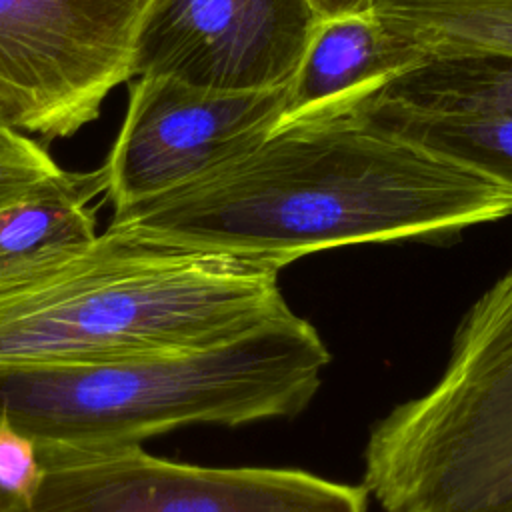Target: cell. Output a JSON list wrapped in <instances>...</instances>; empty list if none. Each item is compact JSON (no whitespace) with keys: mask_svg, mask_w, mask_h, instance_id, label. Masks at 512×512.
<instances>
[{"mask_svg":"<svg viewBox=\"0 0 512 512\" xmlns=\"http://www.w3.org/2000/svg\"><path fill=\"white\" fill-rule=\"evenodd\" d=\"M154 0H0V120L62 140L100 116L134 78Z\"/></svg>","mask_w":512,"mask_h":512,"instance_id":"cell-5","label":"cell"},{"mask_svg":"<svg viewBox=\"0 0 512 512\" xmlns=\"http://www.w3.org/2000/svg\"><path fill=\"white\" fill-rule=\"evenodd\" d=\"M288 86L214 92L136 76L120 132L102 164L114 210L176 188L246 152L274 130Z\"/></svg>","mask_w":512,"mask_h":512,"instance_id":"cell-7","label":"cell"},{"mask_svg":"<svg viewBox=\"0 0 512 512\" xmlns=\"http://www.w3.org/2000/svg\"><path fill=\"white\" fill-rule=\"evenodd\" d=\"M318 20L308 0H154L136 40L134 78L214 92L282 88Z\"/></svg>","mask_w":512,"mask_h":512,"instance_id":"cell-8","label":"cell"},{"mask_svg":"<svg viewBox=\"0 0 512 512\" xmlns=\"http://www.w3.org/2000/svg\"><path fill=\"white\" fill-rule=\"evenodd\" d=\"M372 96L430 116L512 118V54L428 56L388 78Z\"/></svg>","mask_w":512,"mask_h":512,"instance_id":"cell-11","label":"cell"},{"mask_svg":"<svg viewBox=\"0 0 512 512\" xmlns=\"http://www.w3.org/2000/svg\"><path fill=\"white\" fill-rule=\"evenodd\" d=\"M36 496L14 512H366L368 490L292 468L172 462L140 444L38 452Z\"/></svg>","mask_w":512,"mask_h":512,"instance_id":"cell-6","label":"cell"},{"mask_svg":"<svg viewBox=\"0 0 512 512\" xmlns=\"http://www.w3.org/2000/svg\"><path fill=\"white\" fill-rule=\"evenodd\" d=\"M366 114L380 126L460 162L512 192V118L430 116L364 96Z\"/></svg>","mask_w":512,"mask_h":512,"instance_id":"cell-13","label":"cell"},{"mask_svg":"<svg viewBox=\"0 0 512 512\" xmlns=\"http://www.w3.org/2000/svg\"><path fill=\"white\" fill-rule=\"evenodd\" d=\"M382 512H512V270L464 314L440 380L370 432Z\"/></svg>","mask_w":512,"mask_h":512,"instance_id":"cell-4","label":"cell"},{"mask_svg":"<svg viewBox=\"0 0 512 512\" xmlns=\"http://www.w3.org/2000/svg\"><path fill=\"white\" fill-rule=\"evenodd\" d=\"M264 256L202 252L106 228L0 284V366L200 350L288 316Z\"/></svg>","mask_w":512,"mask_h":512,"instance_id":"cell-2","label":"cell"},{"mask_svg":"<svg viewBox=\"0 0 512 512\" xmlns=\"http://www.w3.org/2000/svg\"><path fill=\"white\" fill-rule=\"evenodd\" d=\"M420 60L424 58L398 44L372 12L320 18L288 84L282 120L374 90Z\"/></svg>","mask_w":512,"mask_h":512,"instance_id":"cell-9","label":"cell"},{"mask_svg":"<svg viewBox=\"0 0 512 512\" xmlns=\"http://www.w3.org/2000/svg\"><path fill=\"white\" fill-rule=\"evenodd\" d=\"M16 504H18V500H14L8 494L0 492V512H14Z\"/></svg>","mask_w":512,"mask_h":512,"instance_id":"cell-17","label":"cell"},{"mask_svg":"<svg viewBox=\"0 0 512 512\" xmlns=\"http://www.w3.org/2000/svg\"><path fill=\"white\" fill-rule=\"evenodd\" d=\"M372 12L398 44L422 58L512 54V0H376Z\"/></svg>","mask_w":512,"mask_h":512,"instance_id":"cell-12","label":"cell"},{"mask_svg":"<svg viewBox=\"0 0 512 512\" xmlns=\"http://www.w3.org/2000/svg\"><path fill=\"white\" fill-rule=\"evenodd\" d=\"M0 124H2V120H0Z\"/></svg>","mask_w":512,"mask_h":512,"instance_id":"cell-18","label":"cell"},{"mask_svg":"<svg viewBox=\"0 0 512 512\" xmlns=\"http://www.w3.org/2000/svg\"><path fill=\"white\" fill-rule=\"evenodd\" d=\"M358 92L282 120L258 144L110 228L202 252L284 262L330 248L440 240L512 216V192L380 124Z\"/></svg>","mask_w":512,"mask_h":512,"instance_id":"cell-1","label":"cell"},{"mask_svg":"<svg viewBox=\"0 0 512 512\" xmlns=\"http://www.w3.org/2000/svg\"><path fill=\"white\" fill-rule=\"evenodd\" d=\"M104 168L62 172L32 194L0 208V284L34 272L92 242L90 202L104 194Z\"/></svg>","mask_w":512,"mask_h":512,"instance_id":"cell-10","label":"cell"},{"mask_svg":"<svg viewBox=\"0 0 512 512\" xmlns=\"http://www.w3.org/2000/svg\"><path fill=\"white\" fill-rule=\"evenodd\" d=\"M42 476L36 442L0 418V492L28 504L36 496Z\"/></svg>","mask_w":512,"mask_h":512,"instance_id":"cell-15","label":"cell"},{"mask_svg":"<svg viewBox=\"0 0 512 512\" xmlns=\"http://www.w3.org/2000/svg\"><path fill=\"white\" fill-rule=\"evenodd\" d=\"M62 172L42 144L0 124V208L32 194Z\"/></svg>","mask_w":512,"mask_h":512,"instance_id":"cell-14","label":"cell"},{"mask_svg":"<svg viewBox=\"0 0 512 512\" xmlns=\"http://www.w3.org/2000/svg\"><path fill=\"white\" fill-rule=\"evenodd\" d=\"M376 0H308L318 18H334L346 14L372 12Z\"/></svg>","mask_w":512,"mask_h":512,"instance_id":"cell-16","label":"cell"},{"mask_svg":"<svg viewBox=\"0 0 512 512\" xmlns=\"http://www.w3.org/2000/svg\"><path fill=\"white\" fill-rule=\"evenodd\" d=\"M328 362L316 328L290 312L200 350L0 366V418L30 436L38 452L130 446L190 424L296 416Z\"/></svg>","mask_w":512,"mask_h":512,"instance_id":"cell-3","label":"cell"}]
</instances>
